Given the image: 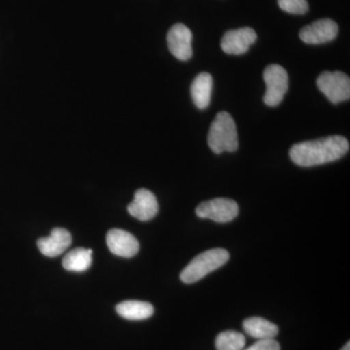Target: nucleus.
I'll use <instances>...</instances> for the list:
<instances>
[{"label":"nucleus","mask_w":350,"mask_h":350,"mask_svg":"<svg viewBox=\"0 0 350 350\" xmlns=\"http://www.w3.org/2000/svg\"><path fill=\"white\" fill-rule=\"evenodd\" d=\"M230 254L223 248H214L200 253L189 262L180 273L182 282L191 284L199 282L229 261Z\"/></svg>","instance_id":"nucleus-3"},{"label":"nucleus","mask_w":350,"mask_h":350,"mask_svg":"<svg viewBox=\"0 0 350 350\" xmlns=\"http://www.w3.org/2000/svg\"><path fill=\"white\" fill-rule=\"evenodd\" d=\"M317 88L333 105L350 98V79L342 71H324L317 80Z\"/></svg>","instance_id":"nucleus-4"},{"label":"nucleus","mask_w":350,"mask_h":350,"mask_svg":"<svg viewBox=\"0 0 350 350\" xmlns=\"http://www.w3.org/2000/svg\"><path fill=\"white\" fill-rule=\"evenodd\" d=\"M340 350H350V344H349V342H347V345H345V347H342V349H340Z\"/></svg>","instance_id":"nucleus-20"},{"label":"nucleus","mask_w":350,"mask_h":350,"mask_svg":"<svg viewBox=\"0 0 350 350\" xmlns=\"http://www.w3.org/2000/svg\"><path fill=\"white\" fill-rule=\"evenodd\" d=\"M213 79L207 72L200 73L191 86V96L196 107L199 109L208 107L213 94Z\"/></svg>","instance_id":"nucleus-13"},{"label":"nucleus","mask_w":350,"mask_h":350,"mask_svg":"<svg viewBox=\"0 0 350 350\" xmlns=\"http://www.w3.org/2000/svg\"><path fill=\"white\" fill-rule=\"evenodd\" d=\"M72 243L70 232L63 228H55L47 238H41L38 241L39 251L47 257H57L63 254Z\"/></svg>","instance_id":"nucleus-12"},{"label":"nucleus","mask_w":350,"mask_h":350,"mask_svg":"<svg viewBox=\"0 0 350 350\" xmlns=\"http://www.w3.org/2000/svg\"><path fill=\"white\" fill-rule=\"evenodd\" d=\"M207 142L215 154L238 150V131L231 114L225 111L218 113L209 129Z\"/></svg>","instance_id":"nucleus-2"},{"label":"nucleus","mask_w":350,"mask_h":350,"mask_svg":"<svg viewBox=\"0 0 350 350\" xmlns=\"http://www.w3.org/2000/svg\"><path fill=\"white\" fill-rule=\"evenodd\" d=\"M239 206L234 200L217 198L202 202L196 209L198 217L211 219L214 222L228 223L239 215Z\"/></svg>","instance_id":"nucleus-6"},{"label":"nucleus","mask_w":350,"mask_h":350,"mask_svg":"<svg viewBox=\"0 0 350 350\" xmlns=\"http://www.w3.org/2000/svg\"><path fill=\"white\" fill-rule=\"evenodd\" d=\"M116 312L125 319L144 320L153 315L154 308L147 301H125L116 306Z\"/></svg>","instance_id":"nucleus-15"},{"label":"nucleus","mask_w":350,"mask_h":350,"mask_svg":"<svg viewBox=\"0 0 350 350\" xmlns=\"http://www.w3.org/2000/svg\"><path fill=\"white\" fill-rule=\"evenodd\" d=\"M243 329L250 337L257 340H273L278 334V327L262 317H250L244 320Z\"/></svg>","instance_id":"nucleus-14"},{"label":"nucleus","mask_w":350,"mask_h":350,"mask_svg":"<svg viewBox=\"0 0 350 350\" xmlns=\"http://www.w3.org/2000/svg\"><path fill=\"white\" fill-rule=\"evenodd\" d=\"M128 211L133 217L138 220H151L159 211L156 196L147 189H139L135 192V199L129 204Z\"/></svg>","instance_id":"nucleus-11"},{"label":"nucleus","mask_w":350,"mask_h":350,"mask_svg":"<svg viewBox=\"0 0 350 350\" xmlns=\"http://www.w3.org/2000/svg\"><path fill=\"white\" fill-rule=\"evenodd\" d=\"M264 81L267 87L264 96L265 105L271 107H278L289 87L287 71L278 64H269L264 71Z\"/></svg>","instance_id":"nucleus-5"},{"label":"nucleus","mask_w":350,"mask_h":350,"mask_svg":"<svg viewBox=\"0 0 350 350\" xmlns=\"http://www.w3.org/2000/svg\"><path fill=\"white\" fill-rule=\"evenodd\" d=\"M245 350H280V345L278 342L273 340H258L254 345H251Z\"/></svg>","instance_id":"nucleus-19"},{"label":"nucleus","mask_w":350,"mask_h":350,"mask_svg":"<svg viewBox=\"0 0 350 350\" xmlns=\"http://www.w3.org/2000/svg\"><path fill=\"white\" fill-rule=\"evenodd\" d=\"M338 25L335 21L321 19L303 27L300 31V38L303 42L319 45L333 41L337 38Z\"/></svg>","instance_id":"nucleus-7"},{"label":"nucleus","mask_w":350,"mask_h":350,"mask_svg":"<svg viewBox=\"0 0 350 350\" xmlns=\"http://www.w3.org/2000/svg\"><path fill=\"white\" fill-rule=\"evenodd\" d=\"M192 39V32L185 25H174L167 33L170 53L179 61H188L193 56Z\"/></svg>","instance_id":"nucleus-8"},{"label":"nucleus","mask_w":350,"mask_h":350,"mask_svg":"<svg viewBox=\"0 0 350 350\" xmlns=\"http://www.w3.org/2000/svg\"><path fill=\"white\" fill-rule=\"evenodd\" d=\"M107 243L113 254L119 257L135 256L139 251V243L133 234L121 229H112L107 232Z\"/></svg>","instance_id":"nucleus-10"},{"label":"nucleus","mask_w":350,"mask_h":350,"mask_svg":"<svg viewBox=\"0 0 350 350\" xmlns=\"http://www.w3.org/2000/svg\"><path fill=\"white\" fill-rule=\"evenodd\" d=\"M245 344V337L236 331L222 332L215 340L217 350H243Z\"/></svg>","instance_id":"nucleus-17"},{"label":"nucleus","mask_w":350,"mask_h":350,"mask_svg":"<svg viewBox=\"0 0 350 350\" xmlns=\"http://www.w3.org/2000/svg\"><path fill=\"white\" fill-rule=\"evenodd\" d=\"M93 250L86 248H75L68 252L63 259V267L68 271L83 273L86 271L92 265Z\"/></svg>","instance_id":"nucleus-16"},{"label":"nucleus","mask_w":350,"mask_h":350,"mask_svg":"<svg viewBox=\"0 0 350 350\" xmlns=\"http://www.w3.org/2000/svg\"><path fill=\"white\" fill-rule=\"evenodd\" d=\"M278 6L285 12L294 15H304L308 11L306 0H278Z\"/></svg>","instance_id":"nucleus-18"},{"label":"nucleus","mask_w":350,"mask_h":350,"mask_svg":"<svg viewBox=\"0 0 350 350\" xmlns=\"http://www.w3.org/2000/svg\"><path fill=\"white\" fill-rule=\"evenodd\" d=\"M257 40V33L251 27L226 32L221 41V48L228 55H243Z\"/></svg>","instance_id":"nucleus-9"},{"label":"nucleus","mask_w":350,"mask_h":350,"mask_svg":"<svg viewBox=\"0 0 350 350\" xmlns=\"http://www.w3.org/2000/svg\"><path fill=\"white\" fill-rule=\"evenodd\" d=\"M349 150V142L347 138L333 135L293 145L290 149V158L297 165L310 167L335 162Z\"/></svg>","instance_id":"nucleus-1"}]
</instances>
